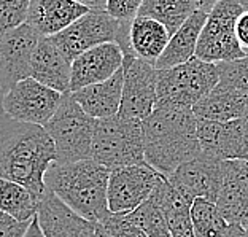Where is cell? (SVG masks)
<instances>
[{
  "instance_id": "obj_1",
  "label": "cell",
  "mask_w": 248,
  "mask_h": 237,
  "mask_svg": "<svg viewBox=\"0 0 248 237\" xmlns=\"http://www.w3.org/2000/svg\"><path fill=\"white\" fill-rule=\"evenodd\" d=\"M53 162L56 148L43 126L0 113V178L22 185L40 201L48 190L45 175Z\"/></svg>"
},
{
  "instance_id": "obj_2",
  "label": "cell",
  "mask_w": 248,
  "mask_h": 237,
  "mask_svg": "<svg viewBox=\"0 0 248 237\" xmlns=\"http://www.w3.org/2000/svg\"><path fill=\"white\" fill-rule=\"evenodd\" d=\"M146 164L169 177L191 158L201 153L197 118L185 107H155L142 121Z\"/></svg>"
},
{
  "instance_id": "obj_3",
  "label": "cell",
  "mask_w": 248,
  "mask_h": 237,
  "mask_svg": "<svg viewBox=\"0 0 248 237\" xmlns=\"http://www.w3.org/2000/svg\"><path fill=\"white\" fill-rule=\"evenodd\" d=\"M110 169L93 159L58 164L53 162L45 175L46 188L80 217L93 223L110 215L107 204Z\"/></svg>"
},
{
  "instance_id": "obj_4",
  "label": "cell",
  "mask_w": 248,
  "mask_h": 237,
  "mask_svg": "<svg viewBox=\"0 0 248 237\" xmlns=\"http://www.w3.org/2000/svg\"><path fill=\"white\" fill-rule=\"evenodd\" d=\"M91 159L110 171L146 164L142 121L121 115L95 120Z\"/></svg>"
},
{
  "instance_id": "obj_5",
  "label": "cell",
  "mask_w": 248,
  "mask_h": 237,
  "mask_svg": "<svg viewBox=\"0 0 248 237\" xmlns=\"http://www.w3.org/2000/svg\"><path fill=\"white\" fill-rule=\"evenodd\" d=\"M94 126L95 120L84 113L70 93L62 95L59 109L43 126L54 143L56 162L70 164L91 159Z\"/></svg>"
},
{
  "instance_id": "obj_6",
  "label": "cell",
  "mask_w": 248,
  "mask_h": 237,
  "mask_svg": "<svg viewBox=\"0 0 248 237\" xmlns=\"http://www.w3.org/2000/svg\"><path fill=\"white\" fill-rule=\"evenodd\" d=\"M218 67L212 62L193 58L182 65L157 70L156 107L193 109L218 84Z\"/></svg>"
},
{
  "instance_id": "obj_7",
  "label": "cell",
  "mask_w": 248,
  "mask_h": 237,
  "mask_svg": "<svg viewBox=\"0 0 248 237\" xmlns=\"http://www.w3.org/2000/svg\"><path fill=\"white\" fill-rule=\"evenodd\" d=\"M242 11L244 8L237 0H221L208 11L197 43L196 58L212 64L245 58L235 38V21Z\"/></svg>"
},
{
  "instance_id": "obj_8",
  "label": "cell",
  "mask_w": 248,
  "mask_h": 237,
  "mask_svg": "<svg viewBox=\"0 0 248 237\" xmlns=\"http://www.w3.org/2000/svg\"><path fill=\"white\" fill-rule=\"evenodd\" d=\"M164 175L148 164L124 166L110 171L107 204L110 213H129L155 193Z\"/></svg>"
},
{
  "instance_id": "obj_9",
  "label": "cell",
  "mask_w": 248,
  "mask_h": 237,
  "mask_svg": "<svg viewBox=\"0 0 248 237\" xmlns=\"http://www.w3.org/2000/svg\"><path fill=\"white\" fill-rule=\"evenodd\" d=\"M62 95L29 77L3 95L2 111L11 120L45 126L59 109Z\"/></svg>"
},
{
  "instance_id": "obj_10",
  "label": "cell",
  "mask_w": 248,
  "mask_h": 237,
  "mask_svg": "<svg viewBox=\"0 0 248 237\" xmlns=\"http://www.w3.org/2000/svg\"><path fill=\"white\" fill-rule=\"evenodd\" d=\"M224 161L201 151L167 177L169 183L191 205L197 197L215 202L223 183Z\"/></svg>"
},
{
  "instance_id": "obj_11",
  "label": "cell",
  "mask_w": 248,
  "mask_h": 237,
  "mask_svg": "<svg viewBox=\"0 0 248 237\" xmlns=\"http://www.w3.org/2000/svg\"><path fill=\"white\" fill-rule=\"evenodd\" d=\"M120 24L121 21L115 19L107 11L89 10L72 26L56 33L51 38L62 54L73 62L88 49L99 47L102 43L115 42Z\"/></svg>"
},
{
  "instance_id": "obj_12",
  "label": "cell",
  "mask_w": 248,
  "mask_h": 237,
  "mask_svg": "<svg viewBox=\"0 0 248 237\" xmlns=\"http://www.w3.org/2000/svg\"><path fill=\"white\" fill-rule=\"evenodd\" d=\"M157 70L134 56H124L123 64V95L120 113L124 118L143 121L156 107Z\"/></svg>"
},
{
  "instance_id": "obj_13",
  "label": "cell",
  "mask_w": 248,
  "mask_h": 237,
  "mask_svg": "<svg viewBox=\"0 0 248 237\" xmlns=\"http://www.w3.org/2000/svg\"><path fill=\"white\" fill-rule=\"evenodd\" d=\"M40 38L27 22L0 35V89L3 95L31 77L32 56Z\"/></svg>"
},
{
  "instance_id": "obj_14",
  "label": "cell",
  "mask_w": 248,
  "mask_h": 237,
  "mask_svg": "<svg viewBox=\"0 0 248 237\" xmlns=\"http://www.w3.org/2000/svg\"><path fill=\"white\" fill-rule=\"evenodd\" d=\"M169 40L170 33L164 24L146 16H135L132 21L121 22L115 42L124 56H134L155 65Z\"/></svg>"
},
{
  "instance_id": "obj_15",
  "label": "cell",
  "mask_w": 248,
  "mask_h": 237,
  "mask_svg": "<svg viewBox=\"0 0 248 237\" xmlns=\"http://www.w3.org/2000/svg\"><path fill=\"white\" fill-rule=\"evenodd\" d=\"M197 139L201 151L217 159L248 161V137L240 118L226 123L197 120Z\"/></svg>"
},
{
  "instance_id": "obj_16",
  "label": "cell",
  "mask_w": 248,
  "mask_h": 237,
  "mask_svg": "<svg viewBox=\"0 0 248 237\" xmlns=\"http://www.w3.org/2000/svg\"><path fill=\"white\" fill-rule=\"evenodd\" d=\"M124 54L116 42L102 43L84 51L72 62L69 93L102 83L123 69Z\"/></svg>"
},
{
  "instance_id": "obj_17",
  "label": "cell",
  "mask_w": 248,
  "mask_h": 237,
  "mask_svg": "<svg viewBox=\"0 0 248 237\" xmlns=\"http://www.w3.org/2000/svg\"><path fill=\"white\" fill-rule=\"evenodd\" d=\"M35 217L45 237H97L95 223L75 213L49 190L38 201Z\"/></svg>"
},
{
  "instance_id": "obj_18",
  "label": "cell",
  "mask_w": 248,
  "mask_h": 237,
  "mask_svg": "<svg viewBox=\"0 0 248 237\" xmlns=\"http://www.w3.org/2000/svg\"><path fill=\"white\" fill-rule=\"evenodd\" d=\"M75 0H31L26 22L40 37H53L88 13Z\"/></svg>"
},
{
  "instance_id": "obj_19",
  "label": "cell",
  "mask_w": 248,
  "mask_h": 237,
  "mask_svg": "<svg viewBox=\"0 0 248 237\" xmlns=\"http://www.w3.org/2000/svg\"><path fill=\"white\" fill-rule=\"evenodd\" d=\"M228 224H239L248 205V161H224L223 183L215 201Z\"/></svg>"
},
{
  "instance_id": "obj_20",
  "label": "cell",
  "mask_w": 248,
  "mask_h": 237,
  "mask_svg": "<svg viewBox=\"0 0 248 237\" xmlns=\"http://www.w3.org/2000/svg\"><path fill=\"white\" fill-rule=\"evenodd\" d=\"M72 62L65 58L51 37H42L31 62V77L62 94L69 93Z\"/></svg>"
},
{
  "instance_id": "obj_21",
  "label": "cell",
  "mask_w": 248,
  "mask_h": 237,
  "mask_svg": "<svg viewBox=\"0 0 248 237\" xmlns=\"http://www.w3.org/2000/svg\"><path fill=\"white\" fill-rule=\"evenodd\" d=\"M77 104L94 120H104L120 113L123 95V69L108 80L89 84L86 88L70 93Z\"/></svg>"
},
{
  "instance_id": "obj_22",
  "label": "cell",
  "mask_w": 248,
  "mask_h": 237,
  "mask_svg": "<svg viewBox=\"0 0 248 237\" xmlns=\"http://www.w3.org/2000/svg\"><path fill=\"white\" fill-rule=\"evenodd\" d=\"M248 107V94L219 83L202 97L193 109V113L197 120L208 121H234L244 116Z\"/></svg>"
},
{
  "instance_id": "obj_23",
  "label": "cell",
  "mask_w": 248,
  "mask_h": 237,
  "mask_svg": "<svg viewBox=\"0 0 248 237\" xmlns=\"http://www.w3.org/2000/svg\"><path fill=\"white\" fill-rule=\"evenodd\" d=\"M207 13L201 10H196L193 15L186 19L182 26L178 27L170 35L164 53L157 59L155 64L156 70L170 69V67L182 65L189 59L196 58L197 43H199V37L202 32V27L205 24Z\"/></svg>"
},
{
  "instance_id": "obj_24",
  "label": "cell",
  "mask_w": 248,
  "mask_h": 237,
  "mask_svg": "<svg viewBox=\"0 0 248 237\" xmlns=\"http://www.w3.org/2000/svg\"><path fill=\"white\" fill-rule=\"evenodd\" d=\"M156 201L166 218L169 233L172 237H194L193 221H191V205L177 190L169 183L167 177L157 185L155 193L150 196Z\"/></svg>"
},
{
  "instance_id": "obj_25",
  "label": "cell",
  "mask_w": 248,
  "mask_h": 237,
  "mask_svg": "<svg viewBox=\"0 0 248 237\" xmlns=\"http://www.w3.org/2000/svg\"><path fill=\"white\" fill-rule=\"evenodd\" d=\"M196 10L194 0H143L137 16L159 21L172 35Z\"/></svg>"
},
{
  "instance_id": "obj_26",
  "label": "cell",
  "mask_w": 248,
  "mask_h": 237,
  "mask_svg": "<svg viewBox=\"0 0 248 237\" xmlns=\"http://www.w3.org/2000/svg\"><path fill=\"white\" fill-rule=\"evenodd\" d=\"M38 199L22 185L0 178V212L18 221H31L37 215Z\"/></svg>"
},
{
  "instance_id": "obj_27",
  "label": "cell",
  "mask_w": 248,
  "mask_h": 237,
  "mask_svg": "<svg viewBox=\"0 0 248 237\" xmlns=\"http://www.w3.org/2000/svg\"><path fill=\"white\" fill-rule=\"evenodd\" d=\"M191 221H193L194 237H224L228 221L219 213L215 202L197 199L191 204Z\"/></svg>"
},
{
  "instance_id": "obj_28",
  "label": "cell",
  "mask_w": 248,
  "mask_h": 237,
  "mask_svg": "<svg viewBox=\"0 0 248 237\" xmlns=\"http://www.w3.org/2000/svg\"><path fill=\"white\" fill-rule=\"evenodd\" d=\"M126 215L148 237H172L169 233L162 210L151 197L148 201H145L142 205H139L135 210L126 213Z\"/></svg>"
},
{
  "instance_id": "obj_29",
  "label": "cell",
  "mask_w": 248,
  "mask_h": 237,
  "mask_svg": "<svg viewBox=\"0 0 248 237\" xmlns=\"http://www.w3.org/2000/svg\"><path fill=\"white\" fill-rule=\"evenodd\" d=\"M217 67L219 83H224L231 88L248 94V56L237 61L219 62Z\"/></svg>"
},
{
  "instance_id": "obj_30",
  "label": "cell",
  "mask_w": 248,
  "mask_h": 237,
  "mask_svg": "<svg viewBox=\"0 0 248 237\" xmlns=\"http://www.w3.org/2000/svg\"><path fill=\"white\" fill-rule=\"evenodd\" d=\"M95 224L107 237H148L129 220L126 213H110Z\"/></svg>"
},
{
  "instance_id": "obj_31",
  "label": "cell",
  "mask_w": 248,
  "mask_h": 237,
  "mask_svg": "<svg viewBox=\"0 0 248 237\" xmlns=\"http://www.w3.org/2000/svg\"><path fill=\"white\" fill-rule=\"evenodd\" d=\"M31 0H0V35L24 24Z\"/></svg>"
},
{
  "instance_id": "obj_32",
  "label": "cell",
  "mask_w": 248,
  "mask_h": 237,
  "mask_svg": "<svg viewBox=\"0 0 248 237\" xmlns=\"http://www.w3.org/2000/svg\"><path fill=\"white\" fill-rule=\"evenodd\" d=\"M143 0H107L105 11L118 21H132L139 15Z\"/></svg>"
},
{
  "instance_id": "obj_33",
  "label": "cell",
  "mask_w": 248,
  "mask_h": 237,
  "mask_svg": "<svg viewBox=\"0 0 248 237\" xmlns=\"http://www.w3.org/2000/svg\"><path fill=\"white\" fill-rule=\"evenodd\" d=\"M31 221H18L13 217L0 212V237H24Z\"/></svg>"
},
{
  "instance_id": "obj_34",
  "label": "cell",
  "mask_w": 248,
  "mask_h": 237,
  "mask_svg": "<svg viewBox=\"0 0 248 237\" xmlns=\"http://www.w3.org/2000/svg\"><path fill=\"white\" fill-rule=\"evenodd\" d=\"M235 38L242 51L248 56V10H244L235 21Z\"/></svg>"
},
{
  "instance_id": "obj_35",
  "label": "cell",
  "mask_w": 248,
  "mask_h": 237,
  "mask_svg": "<svg viewBox=\"0 0 248 237\" xmlns=\"http://www.w3.org/2000/svg\"><path fill=\"white\" fill-rule=\"evenodd\" d=\"M88 10H95V11H105L107 0H75Z\"/></svg>"
},
{
  "instance_id": "obj_36",
  "label": "cell",
  "mask_w": 248,
  "mask_h": 237,
  "mask_svg": "<svg viewBox=\"0 0 248 237\" xmlns=\"http://www.w3.org/2000/svg\"><path fill=\"white\" fill-rule=\"evenodd\" d=\"M224 237H248V231L239 226V224H228Z\"/></svg>"
},
{
  "instance_id": "obj_37",
  "label": "cell",
  "mask_w": 248,
  "mask_h": 237,
  "mask_svg": "<svg viewBox=\"0 0 248 237\" xmlns=\"http://www.w3.org/2000/svg\"><path fill=\"white\" fill-rule=\"evenodd\" d=\"M24 237H45L40 226H38V221H37V217H33V220L31 221L29 228H27Z\"/></svg>"
},
{
  "instance_id": "obj_38",
  "label": "cell",
  "mask_w": 248,
  "mask_h": 237,
  "mask_svg": "<svg viewBox=\"0 0 248 237\" xmlns=\"http://www.w3.org/2000/svg\"><path fill=\"white\" fill-rule=\"evenodd\" d=\"M219 2H221V0H194L196 8L201 10V11H204V13H208V11H210Z\"/></svg>"
},
{
  "instance_id": "obj_39",
  "label": "cell",
  "mask_w": 248,
  "mask_h": 237,
  "mask_svg": "<svg viewBox=\"0 0 248 237\" xmlns=\"http://www.w3.org/2000/svg\"><path fill=\"white\" fill-rule=\"evenodd\" d=\"M242 123H244V127H245V132H247V137H248V107H247V110H245V113L244 116L240 118Z\"/></svg>"
},
{
  "instance_id": "obj_40",
  "label": "cell",
  "mask_w": 248,
  "mask_h": 237,
  "mask_svg": "<svg viewBox=\"0 0 248 237\" xmlns=\"http://www.w3.org/2000/svg\"><path fill=\"white\" fill-rule=\"evenodd\" d=\"M237 2L240 3V7L244 10H248V0H237Z\"/></svg>"
},
{
  "instance_id": "obj_41",
  "label": "cell",
  "mask_w": 248,
  "mask_h": 237,
  "mask_svg": "<svg viewBox=\"0 0 248 237\" xmlns=\"http://www.w3.org/2000/svg\"><path fill=\"white\" fill-rule=\"evenodd\" d=\"M95 236H97V237H107V236L102 233V231H100V229L97 228V224H95Z\"/></svg>"
},
{
  "instance_id": "obj_42",
  "label": "cell",
  "mask_w": 248,
  "mask_h": 237,
  "mask_svg": "<svg viewBox=\"0 0 248 237\" xmlns=\"http://www.w3.org/2000/svg\"><path fill=\"white\" fill-rule=\"evenodd\" d=\"M2 99H3V94H2V89H0V113H3L2 111Z\"/></svg>"
}]
</instances>
